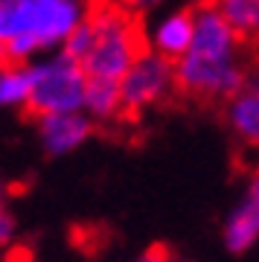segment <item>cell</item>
Segmentation results:
<instances>
[{"label":"cell","mask_w":259,"mask_h":262,"mask_svg":"<svg viewBox=\"0 0 259 262\" xmlns=\"http://www.w3.org/2000/svg\"><path fill=\"white\" fill-rule=\"evenodd\" d=\"M172 67L178 94L198 102H227L253 79L245 41L207 0L192 6V41Z\"/></svg>","instance_id":"1"},{"label":"cell","mask_w":259,"mask_h":262,"mask_svg":"<svg viewBox=\"0 0 259 262\" xmlns=\"http://www.w3.org/2000/svg\"><path fill=\"white\" fill-rule=\"evenodd\" d=\"M88 9V0H0V61L29 64L58 50Z\"/></svg>","instance_id":"2"},{"label":"cell","mask_w":259,"mask_h":262,"mask_svg":"<svg viewBox=\"0 0 259 262\" xmlns=\"http://www.w3.org/2000/svg\"><path fill=\"white\" fill-rule=\"evenodd\" d=\"M88 24H91V47L79 61L84 79L120 84L131 61L146 50L137 18H131L117 3L102 0L88 9Z\"/></svg>","instance_id":"3"},{"label":"cell","mask_w":259,"mask_h":262,"mask_svg":"<svg viewBox=\"0 0 259 262\" xmlns=\"http://www.w3.org/2000/svg\"><path fill=\"white\" fill-rule=\"evenodd\" d=\"M27 79H29V96L24 111L29 117L82 111L84 82L88 79H84L79 61L64 56L61 50H53V53L29 61Z\"/></svg>","instance_id":"4"},{"label":"cell","mask_w":259,"mask_h":262,"mask_svg":"<svg viewBox=\"0 0 259 262\" xmlns=\"http://www.w3.org/2000/svg\"><path fill=\"white\" fill-rule=\"evenodd\" d=\"M178 94L175 88V67L172 61L160 58L152 50H143L125 76L120 79V102H122V117H140L148 108L169 102Z\"/></svg>","instance_id":"5"},{"label":"cell","mask_w":259,"mask_h":262,"mask_svg":"<svg viewBox=\"0 0 259 262\" xmlns=\"http://www.w3.org/2000/svg\"><path fill=\"white\" fill-rule=\"evenodd\" d=\"M35 131L41 149L50 158H64V155H73L76 149H82L84 143L91 140L96 125L82 111L47 114V117H35Z\"/></svg>","instance_id":"6"},{"label":"cell","mask_w":259,"mask_h":262,"mask_svg":"<svg viewBox=\"0 0 259 262\" xmlns=\"http://www.w3.org/2000/svg\"><path fill=\"white\" fill-rule=\"evenodd\" d=\"M224 248L233 256H245V253L256 245L259 239V181H248L242 189L239 201L233 207L222 227Z\"/></svg>","instance_id":"7"},{"label":"cell","mask_w":259,"mask_h":262,"mask_svg":"<svg viewBox=\"0 0 259 262\" xmlns=\"http://www.w3.org/2000/svg\"><path fill=\"white\" fill-rule=\"evenodd\" d=\"M189 41H192V9H175L155 24L146 47L175 64L178 58L186 53Z\"/></svg>","instance_id":"8"},{"label":"cell","mask_w":259,"mask_h":262,"mask_svg":"<svg viewBox=\"0 0 259 262\" xmlns=\"http://www.w3.org/2000/svg\"><path fill=\"white\" fill-rule=\"evenodd\" d=\"M224 117L233 134L239 137L245 146H256L259 140V88L256 79H250L236 96L224 102Z\"/></svg>","instance_id":"9"},{"label":"cell","mask_w":259,"mask_h":262,"mask_svg":"<svg viewBox=\"0 0 259 262\" xmlns=\"http://www.w3.org/2000/svg\"><path fill=\"white\" fill-rule=\"evenodd\" d=\"M82 114L93 125L99 122H117L122 117V102H120V84L117 82H84V99H82Z\"/></svg>","instance_id":"10"},{"label":"cell","mask_w":259,"mask_h":262,"mask_svg":"<svg viewBox=\"0 0 259 262\" xmlns=\"http://www.w3.org/2000/svg\"><path fill=\"white\" fill-rule=\"evenodd\" d=\"M219 18L248 44L259 32V0H207Z\"/></svg>","instance_id":"11"},{"label":"cell","mask_w":259,"mask_h":262,"mask_svg":"<svg viewBox=\"0 0 259 262\" xmlns=\"http://www.w3.org/2000/svg\"><path fill=\"white\" fill-rule=\"evenodd\" d=\"M29 79L27 64L0 61V108H27Z\"/></svg>","instance_id":"12"},{"label":"cell","mask_w":259,"mask_h":262,"mask_svg":"<svg viewBox=\"0 0 259 262\" xmlns=\"http://www.w3.org/2000/svg\"><path fill=\"white\" fill-rule=\"evenodd\" d=\"M160 3H166V0H120L117 6L125 9L131 18H140V15H148V12H155Z\"/></svg>","instance_id":"13"},{"label":"cell","mask_w":259,"mask_h":262,"mask_svg":"<svg viewBox=\"0 0 259 262\" xmlns=\"http://www.w3.org/2000/svg\"><path fill=\"white\" fill-rule=\"evenodd\" d=\"M15 233H18V222H15V215L3 207V210H0V248H6V245L15 242Z\"/></svg>","instance_id":"14"},{"label":"cell","mask_w":259,"mask_h":262,"mask_svg":"<svg viewBox=\"0 0 259 262\" xmlns=\"http://www.w3.org/2000/svg\"><path fill=\"white\" fill-rule=\"evenodd\" d=\"M169 256H172V253H169L163 245H152L148 251H143L140 256H134L131 262H169Z\"/></svg>","instance_id":"15"},{"label":"cell","mask_w":259,"mask_h":262,"mask_svg":"<svg viewBox=\"0 0 259 262\" xmlns=\"http://www.w3.org/2000/svg\"><path fill=\"white\" fill-rule=\"evenodd\" d=\"M3 204H6V187L0 184V210H3Z\"/></svg>","instance_id":"16"},{"label":"cell","mask_w":259,"mask_h":262,"mask_svg":"<svg viewBox=\"0 0 259 262\" xmlns=\"http://www.w3.org/2000/svg\"><path fill=\"white\" fill-rule=\"evenodd\" d=\"M169 262H189V259H184V256H169Z\"/></svg>","instance_id":"17"}]
</instances>
